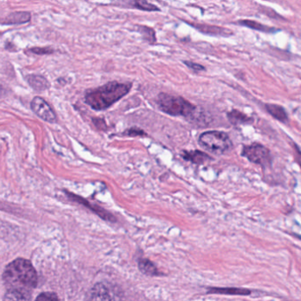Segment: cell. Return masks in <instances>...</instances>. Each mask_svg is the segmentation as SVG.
Segmentation results:
<instances>
[{"label": "cell", "instance_id": "6da1fadb", "mask_svg": "<svg viewBox=\"0 0 301 301\" xmlns=\"http://www.w3.org/2000/svg\"><path fill=\"white\" fill-rule=\"evenodd\" d=\"M3 280L8 290H14L31 295L38 284V275L28 260H14L8 264L3 273Z\"/></svg>", "mask_w": 301, "mask_h": 301}, {"label": "cell", "instance_id": "7a4b0ae2", "mask_svg": "<svg viewBox=\"0 0 301 301\" xmlns=\"http://www.w3.org/2000/svg\"><path fill=\"white\" fill-rule=\"evenodd\" d=\"M132 89L131 82L111 81L85 94V102L95 111H104L124 97Z\"/></svg>", "mask_w": 301, "mask_h": 301}, {"label": "cell", "instance_id": "3957f363", "mask_svg": "<svg viewBox=\"0 0 301 301\" xmlns=\"http://www.w3.org/2000/svg\"><path fill=\"white\" fill-rule=\"evenodd\" d=\"M156 102L162 112L175 117H188L195 112L196 109L193 104L183 97L166 93L158 94Z\"/></svg>", "mask_w": 301, "mask_h": 301}, {"label": "cell", "instance_id": "277c9868", "mask_svg": "<svg viewBox=\"0 0 301 301\" xmlns=\"http://www.w3.org/2000/svg\"><path fill=\"white\" fill-rule=\"evenodd\" d=\"M199 143L205 150L215 154H223L232 146L229 135L220 131L203 132L199 138Z\"/></svg>", "mask_w": 301, "mask_h": 301}, {"label": "cell", "instance_id": "5b68a950", "mask_svg": "<svg viewBox=\"0 0 301 301\" xmlns=\"http://www.w3.org/2000/svg\"><path fill=\"white\" fill-rule=\"evenodd\" d=\"M242 155L247 158L250 162L262 165L268 166L271 163L270 152L266 147L259 143H254L248 146H245L242 150Z\"/></svg>", "mask_w": 301, "mask_h": 301}, {"label": "cell", "instance_id": "8992f818", "mask_svg": "<svg viewBox=\"0 0 301 301\" xmlns=\"http://www.w3.org/2000/svg\"><path fill=\"white\" fill-rule=\"evenodd\" d=\"M31 109L40 118L49 123L56 122V115L47 102L40 96H36L31 101Z\"/></svg>", "mask_w": 301, "mask_h": 301}, {"label": "cell", "instance_id": "52a82bcc", "mask_svg": "<svg viewBox=\"0 0 301 301\" xmlns=\"http://www.w3.org/2000/svg\"><path fill=\"white\" fill-rule=\"evenodd\" d=\"M67 195L74 201L78 202L80 204H83L86 207H90V209L92 211H94L96 215H98L99 217L101 218H103L104 220L109 222H115L116 219L115 217H113V215L110 213V212L106 211L103 207H99L98 205H95V204H90L88 201H85L83 198L80 197V196H77L74 193H68L66 192Z\"/></svg>", "mask_w": 301, "mask_h": 301}, {"label": "cell", "instance_id": "ba28073f", "mask_svg": "<svg viewBox=\"0 0 301 301\" xmlns=\"http://www.w3.org/2000/svg\"><path fill=\"white\" fill-rule=\"evenodd\" d=\"M188 24L193 28H196L198 31L206 34V35H210V36H221V37L228 38L233 34L228 28H221L217 26H212V25H207V24H192L190 22Z\"/></svg>", "mask_w": 301, "mask_h": 301}, {"label": "cell", "instance_id": "9c48e42d", "mask_svg": "<svg viewBox=\"0 0 301 301\" xmlns=\"http://www.w3.org/2000/svg\"><path fill=\"white\" fill-rule=\"evenodd\" d=\"M207 293L211 294H222V295H232V296H248L251 291L244 288H217L211 287L207 289Z\"/></svg>", "mask_w": 301, "mask_h": 301}, {"label": "cell", "instance_id": "30bf717a", "mask_svg": "<svg viewBox=\"0 0 301 301\" xmlns=\"http://www.w3.org/2000/svg\"><path fill=\"white\" fill-rule=\"evenodd\" d=\"M90 299L94 301H111L116 298L112 296V292H110L107 286L103 283H97L91 290Z\"/></svg>", "mask_w": 301, "mask_h": 301}, {"label": "cell", "instance_id": "8fae6325", "mask_svg": "<svg viewBox=\"0 0 301 301\" xmlns=\"http://www.w3.org/2000/svg\"><path fill=\"white\" fill-rule=\"evenodd\" d=\"M182 157L185 160L189 161L195 165H203L211 160L209 155L200 150L184 151Z\"/></svg>", "mask_w": 301, "mask_h": 301}, {"label": "cell", "instance_id": "7c38bea8", "mask_svg": "<svg viewBox=\"0 0 301 301\" xmlns=\"http://www.w3.org/2000/svg\"><path fill=\"white\" fill-rule=\"evenodd\" d=\"M27 81L29 86L36 91H44L50 88V83L45 77L39 75H29L27 76Z\"/></svg>", "mask_w": 301, "mask_h": 301}, {"label": "cell", "instance_id": "4fadbf2b", "mask_svg": "<svg viewBox=\"0 0 301 301\" xmlns=\"http://www.w3.org/2000/svg\"><path fill=\"white\" fill-rule=\"evenodd\" d=\"M238 23L241 25V26L252 28L254 30H257V31H260V32H263V33L273 34L279 31V29H278V28H271V27H268V26L260 23V22H257V21L249 20V19H242V20H240Z\"/></svg>", "mask_w": 301, "mask_h": 301}, {"label": "cell", "instance_id": "5bb4252c", "mask_svg": "<svg viewBox=\"0 0 301 301\" xmlns=\"http://www.w3.org/2000/svg\"><path fill=\"white\" fill-rule=\"evenodd\" d=\"M126 6L147 12H159L160 8L150 4L148 0H125Z\"/></svg>", "mask_w": 301, "mask_h": 301}, {"label": "cell", "instance_id": "9a60e30c", "mask_svg": "<svg viewBox=\"0 0 301 301\" xmlns=\"http://www.w3.org/2000/svg\"><path fill=\"white\" fill-rule=\"evenodd\" d=\"M31 19V14L28 12H15L8 15L4 23L14 25V24L27 23Z\"/></svg>", "mask_w": 301, "mask_h": 301}, {"label": "cell", "instance_id": "2e32d148", "mask_svg": "<svg viewBox=\"0 0 301 301\" xmlns=\"http://www.w3.org/2000/svg\"><path fill=\"white\" fill-rule=\"evenodd\" d=\"M265 108L267 110V112L276 119H278L281 122H287V113L282 106L278 105V104H266Z\"/></svg>", "mask_w": 301, "mask_h": 301}, {"label": "cell", "instance_id": "e0dca14e", "mask_svg": "<svg viewBox=\"0 0 301 301\" xmlns=\"http://www.w3.org/2000/svg\"><path fill=\"white\" fill-rule=\"evenodd\" d=\"M138 266L140 271L147 276L155 277L159 276L160 272L155 267V264L153 263L149 259H140L138 261Z\"/></svg>", "mask_w": 301, "mask_h": 301}, {"label": "cell", "instance_id": "ac0fdd59", "mask_svg": "<svg viewBox=\"0 0 301 301\" xmlns=\"http://www.w3.org/2000/svg\"><path fill=\"white\" fill-rule=\"evenodd\" d=\"M227 117L229 118L230 122L234 125H241V124H249L253 122V118H250L247 115L241 113L240 111L233 110L231 113L227 114Z\"/></svg>", "mask_w": 301, "mask_h": 301}, {"label": "cell", "instance_id": "d6986e66", "mask_svg": "<svg viewBox=\"0 0 301 301\" xmlns=\"http://www.w3.org/2000/svg\"><path fill=\"white\" fill-rule=\"evenodd\" d=\"M138 31L141 33L142 38L149 42L150 44H154L156 42V36L155 30L153 28L147 27V26H136Z\"/></svg>", "mask_w": 301, "mask_h": 301}, {"label": "cell", "instance_id": "ffe728a7", "mask_svg": "<svg viewBox=\"0 0 301 301\" xmlns=\"http://www.w3.org/2000/svg\"><path fill=\"white\" fill-rule=\"evenodd\" d=\"M5 301H29L31 300V295H28L23 292L14 290H8L4 297Z\"/></svg>", "mask_w": 301, "mask_h": 301}, {"label": "cell", "instance_id": "44dd1931", "mask_svg": "<svg viewBox=\"0 0 301 301\" xmlns=\"http://www.w3.org/2000/svg\"><path fill=\"white\" fill-rule=\"evenodd\" d=\"M59 298L53 292H43L37 298V301H58Z\"/></svg>", "mask_w": 301, "mask_h": 301}, {"label": "cell", "instance_id": "7402d4cb", "mask_svg": "<svg viewBox=\"0 0 301 301\" xmlns=\"http://www.w3.org/2000/svg\"><path fill=\"white\" fill-rule=\"evenodd\" d=\"M30 52L38 54V55H45V54H51L53 52V50L50 48H32L29 50Z\"/></svg>", "mask_w": 301, "mask_h": 301}, {"label": "cell", "instance_id": "603a6c76", "mask_svg": "<svg viewBox=\"0 0 301 301\" xmlns=\"http://www.w3.org/2000/svg\"><path fill=\"white\" fill-rule=\"evenodd\" d=\"M125 133L127 135H129V136H142V135H146V133L144 132V131H142V130L139 129V128H135V127L127 130Z\"/></svg>", "mask_w": 301, "mask_h": 301}, {"label": "cell", "instance_id": "cb8c5ba5", "mask_svg": "<svg viewBox=\"0 0 301 301\" xmlns=\"http://www.w3.org/2000/svg\"><path fill=\"white\" fill-rule=\"evenodd\" d=\"M184 63H185L186 66L189 67L190 69L195 71V72L205 70V67H204V66L200 65V64H197V63H193V62L191 61H185Z\"/></svg>", "mask_w": 301, "mask_h": 301}]
</instances>
